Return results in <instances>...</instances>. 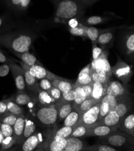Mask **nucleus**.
I'll use <instances>...</instances> for the list:
<instances>
[{"label":"nucleus","instance_id":"obj_45","mask_svg":"<svg viewBox=\"0 0 134 151\" xmlns=\"http://www.w3.org/2000/svg\"><path fill=\"white\" fill-rule=\"evenodd\" d=\"M110 112V107L108 103L105 101H100V108H99V114L98 117V121L104 116H106Z\"/></svg>","mask_w":134,"mask_h":151},{"label":"nucleus","instance_id":"obj_40","mask_svg":"<svg viewBox=\"0 0 134 151\" xmlns=\"http://www.w3.org/2000/svg\"><path fill=\"white\" fill-rule=\"evenodd\" d=\"M18 116L12 114L9 111L0 115V122L13 126L17 119Z\"/></svg>","mask_w":134,"mask_h":151},{"label":"nucleus","instance_id":"obj_19","mask_svg":"<svg viewBox=\"0 0 134 151\" xmlns=\"http://www.w3.org/2000/svg\"><path fill=\"white\" fill-rule=\"evenodd\" d=\"M73 102H67L63 99L59 101L57 105L58 119L59 121H63L65 117L73 110Z\"/></svg>","mask_w":134,"mask_h":151},{"label":"nucleus","instance_id":"obj_41","mask_svg":"<svg viewBox=\"0 0 134 151\" xmlns=\"http://www.w3.org/2000/svg\"><path fill=\"white\" fill-rule=\"evenodd\" d=\"M85 29H86V26L80 22L79 23L78 27H74V28L69 27V32L72 35L80 36V37H85L88 38L87 35L86 34Z\"/></svg>","mask_w":134,"mask_h":151},{"label":"nucleus","instance_id":"obj_7","mask_svg":"<svg viewBox=\"0 0 134 151\" xmlns=\"http://www.w3.org/2000/svg\"><path fill=\"white\" fill-rule=\"evenodd\" d=\"M44 142L40 144L36 150H48V151H63L66 139L59 138L54 136L51 133L46 135Z\"/></svg>","mask_w":134,"mask_h":151},{"label":"nucleus","instance_id":"obj_53","mask_svg":"<svg viewBox=\"0 0 134 151\" xmlns=\"http://www.w3.org/2000/svg\"><path fill=\"white\" fill-rule=\"evenodd\" d=\"M0 62L3 63L10 64L11 63L14 62V61L12 59L7 57L6 55L1 50H0Z\"/></svg>","mask_w":134,"mask_h":151},{"label":"nucleus","instance_id":"obj_16","mask_svg":"<svg viewBox=\"0 0 134 151\" xmlns=\"http://www.w3.org/2000/svg\"><path fill=\"white\" fill-rule=\"evenodd\" d=\"M25 123V115L18 116L15 123L13 126L14 136L16 139V144L21 145L22 142L23 132Z\"/></svg>","mask_w":134,"mask_h":151},{"label":"nucleus","instance_id":"obj_21","mask_svg":"<svg viewBox=\"0 0 134 151\" xmlns=\"http://www.w3.org/2000/svg\"><path fill=\"white\" fill-rule=\"evenodd\" d=\"M36 101L42 105V106H52L55 105L58 101H54L49 95L48 92L44 90H40L39 88L36 93Z\"/></svg>","mask_w":134,"mask_h":151},{"label":"nucleus","instance_id":"obj_9","mask_svg":"<svg viewBox=\"0 0 134 151\" xmlns=\"http://www.w3.org/2000/svg\"><path fill=\"white\" fill-rule=\"evenodd\" d=\"M32 0H0V6L15 14L24 13L28 9Z\"/></svg>","mask_w":134,"mask_h":151},{"label":"nucleus","instance_id":"obj_29","mask_svg":"<svg viewBox=\"0 0 134 151\" xmlns=\"http://www.w3.org/2000/svg\"><path fill=\"white\" fill-rule=\"evenodd\" d=\"M5 101L6 102L7 110L10 113L18 116L24 115V110L22 107H21V105L11 101L10 98L5 99Z\"/></svg>","mask_w":134,"mask_h":151},{"label":"nucleus","instance_id":"obj_39","mask_svg":"<svg viewBox=\"0 0 134 151\" xmlns=\"http://www.w3.org/2000/svg\"><path fill=\"white\" fill-rule=\"evenodd\" d=\"M82 150L87 151H117V149L106 145H94L92 146H85Z\"/></svg>","mask_w":134,"mask_h":151},{"label":"nucleus","instance_id":"obj_6","mask_svg":"<svg viewBox=\"0 0 134 151\" xmlns=\"http://www.w3.org/2000/svg\"><path fill=\"white\" fill-rule=\"evenodd\" d=\"M111 72L114 76L124 84L128 83L133 75L131 67L120 57H118L116 64L111 67Z\"/></svg>","mask_w":134,"mask_h":151},{"label":"nucleus","instance_id":"obj_56","mask_svg":"<svg viewBox=\"0 0 134 151\" xmlns=\"http://www.w3.org/2000/svg\"><path fill=\"white\" fill-rule=\"evenodd\" d=\"M7 104L5 100L0 101V115L8 112Z\"/></svg>","mask_w":134,"mask_h":151},{"label":"nucleus","instance_id":"obj_8","mask_svg":"<svg viewBox=\"0 0 134 151\" xmlns=\"http://www.w3.org/2000/svg\"><path fill=\"white\" fill-rule=\"evenodd\" d=\"M91 68L93 69L96 72L103 75H108L111 77V66L108 62L107 53L105 51H102L100 56L96 60H93L90 63Z\"/></svg>","mask_w":134,"mask_h":151},{"label":"nucleus","instance_id":"obj_43","mask_svg":"<svg viewBox=\"0 0 134 151\" xmlns=\"http://www.w3.org/2000/svg\"><path fill=\"white\" fill-rule=\"evenodd\" d=\"M14 144H16V139L14 135L5 137L1 143V146H0V149L3 150L8 149Z\"/></svg>","mask_w":134,"mask_h":151},{"label":"nucleus","instance_id":"obj_28","mask_svg":"<svg viewBox=\"0 0 134 151\" xmlns=\"http://www.w3.org/2000/svg\"><path fill=\"white\" fill-rule=\"evenodd\" d=\"M36 126L31 119L25 117V123L22 136V142L36 132Z\"/></svg>","mask_w":134,"mask_h":151},{"label":"nucleus","instance_id":"obj_50","mask_svg":"<svg viewBox=\"0 0 134 151\" xmlns=\"http://www.w3.org/2000/svg\"><path fill=\"white\" fill-rule=\"evenodd\" d=\"M93 81L89 84L81 86V87L84 90V92H85L86 99L91 98L92 89H93Z\"/></svg>","mask_w":134,"mask_h":151},{"label":"nucleus","instance_id":"obj_25","mask_svg":"<svg viewBox=\"0 0 134 151\" xmlns=\"http://www.w3.org/2000/svg\"><path fill=\"white\" fill-rule=\"evenodd\" d=\"M90 63L85 66L80 72L78 79L75 83V85L83 86L89 84L93 82L90 75Z\"/></svg>","mask_w":134,"mask_h":151},{"label":"nucleus","instance_id":"obj_1","mask_svg":"<svg viewBox=\"0 0 134 151\" xmlns=\"http://www.w3.org/2000/svg\"><path fill=\"white\" fill-rule=\"evenodd\" d=\"M34 41L33 36L27 33H10L0 35V45L11 52H28Z\"/></svg>","mask_w":134,"mask_h":151},{"label":"nucleus","instance_id":"obj_5","mask_svg":"<svg viewBox=\"0 0 134 151\" xmlns=\"http://www.w3.org/2000/svg\"><path fill=\"white\" fill-rule=\"evenodd\" d=\"M19 63L23 69L27 70L29 73L32 75L33 76H34L38 80L43 79V78H46V79H48L50 81H52L54 80H61L69 81L64 78L57 76V75H56L55 74L48 70L42 65L29 66L25 64L22 62H20Z\"/></svg>","mask_w":134,"mask_h":151},{"label":"nucleus","instance_id":"obj_52","mask_svg":"<svg viewBox=\"0 0 134 151\" xmlns=\"http://www.w3.org/2000/svg\"><path fill=\"white\" fill-rule=\"evenodd\" d=\"M103 50L101 48H99L97 47V45H95V46H93V54H92V57L93 60H96L97 58L101 54Z\"/></svg>","mask_w":134,"mask_h":151},{"label":"nucleus","instance_id":"obj_35","mask_svg":"<svg viewBox=\"0 0 134 151\" xmlns=\"http://www.w3.org/2000/svg\"><path fill=\"white\" fill-rule=\"evenodd\" d=\"M110 19L109 18L102 16H92L84 20V24L88 26H93L105 22Z\"/></svg>","mask_w":134,"mask_h":151},{"label":"nucleus","instance_id":"obj_47","mask_svg":"<svg viewBox=\"0 0 134 151\" xmlns=\"http://www.w3.org/2000/svg\"><path fill=\"white\" fill-rule=\"evenodd\" d=\"M48 92L51 98L57 102L62 99V92L57 87H52Z\"/></svg>","mask_w":134,"mask_h":151},{"label":"nucleus","instance_id":"obj_48","mask_svg":"<svg viewBox=\"0 0 134 151\" xmlns=\"http://www.w3.org/2000/svg\"><path fill=\"white\" fill-rule=\"evenodd\" d=\"M38 86L40 90L47 92H48V90H49L53 87L51 81L46 78L39 80V81L38 80Z\"/></svg>","mask_w":134,"mask_h":151},{"label":"nucleus","instance_id":"obj_10","mask_svg":"<svg viewBox=\"0 0 134 151\" xmlns=\"http://www.w3.org/2000/svg\"><path fill=\"white\" fill-rule=\"evenodd\" d=\"M100 104V102L97 103L92 108L84 113L81 115L80 124L89 127L95 126L98 121Z\"/></svg>","mask_w":134,"mask_h":151},{"label":"nucleus","instance_id":"obj_15","mask_svg":"<svg viewBox=\"0 0 134 151\" xmlns=\"http://www.w3.org/2000/svg\"><path fill=\"white\" fill-rule=\"evenodd\" d=\"M117 129V128L114 127H108L103 125H97L90 127L89 129L87 137L96 136L104 137L110 134Z\"/></svg>","mask_w":134,"mask_h":151},{"label":"nucleus","instance_id":"obj_3","mask_svg":"<svg viewBox=\"0 0 134 151\" xmlns=\"http://www.w3.org/2000/svg\"><path fill=\"white\" fill-rule=\"evenodd\" d=\"M99 140L102 144L114 147L118 150H134L133 137L122 131H118V129L107 136L99 137Z\"/></svg>","mask_w":134,"mask_h":151},{"label":"nucleus","instance_id":"obj_30","mask_svg":"<svg viewBox=\"0 0 134 151\" xmlns=\"http://www.w3.org/2000/svg\"><path fill=\"white\" fill-rule=\"evenodd\" d=\"M70 81L61 80H54L51 81L53 87L58 88L62 92L68 91L73 88V84Z\"/></svg>","mask_w":134,"mask_h":151},{"label":"nucleus","instance_id":"obj_2","mask_svg":"<svg viewBox=\"0 0 134 151\" xmlns=\"http://www.w3.org/2000/svg\"><path fill=\"white\" fill-rule=\"evenodd\" d=\"M56 6L55 17L63 22L81 16L85 7L77 0H58Z\"/></svg>","mask_w":134,"mask_h":151},{"label":"nucleus","instance_id":"obj_11","mask_svg":"<svg viewBox=\"0 0 134 151\" xmlns=\"http://www.w3.org/2000/svg\"><path fill=\"white\" fill-rule=\"evenodd\" d=\"M9 65L18 92H26L27 88L23 73L24 69L16 65L15 62L11 63Z\"/></svg>","mask_w":134,"mask_h":151},{"label":"nucleus","instance_id":"obj_36","mask_svg":"<svg viewBox=\"0 0 134 151\" xmlns=\"http://www.w3.org/2000/svg\"><path fill=\"white\" fill-rule=\"evenodd\" d=\"M86 34L88 38L90 39L93 44V46L97 45V40L99 36V29L94 27L86 26Z\"/></svg>","mask_w":134,"mask_h":151},{"label":"nucleus","instance_id":"obj_32","mask_svg":"<svg viewBox=\"0 0 134 151\" xmlns=\"http://www.w3.org/2000/svg\"><path fill=\"white\" fill-rule=\"evenodd\" d=\"M90 127H87L85 125L80 124L77 127H75V128H74V129L73 130L70 135V137H77V138L87 137L88 131L89 129H90Z\"/></svg>","mask_w":134,"mask_h":151},{"label":"nucleus","instance_id":"obj_12","mask_svg":"<svg viewBox=\"0 0 134 151\" xmlns=\"http://www.w3.org/2000/svg\"><path fill=\"white\" fill-rule=\"evenodd\" d=\"M107 94L113 96L118 99L130 94V93L120 83L113 81L111 82L109 81L108 83Z\"/></svg>","mask_w":134,"mask_h":151},{"label":"nucleus","instance_id":"obj_20","mask_svg":"<svg viewBox=\"0 0 134 151\" xmlns=\"http://www.w3.org/2000/svg\"><path fill=\"white\" fill-rule=\"evenodd\" d=\"M107 87L108 84L93 82L91 98L97 102H100L103 96L107 94Z\"/></svg>","mask_w":134,"mask_h":151},{"label":"nucleus","instance_id":"obj_27","mask_svg":"<svg viewBox=\"0 0 134 151\" xmlns=\"http://www.w3.org/2000/svg\"><path fill=\"white\" fill-rule=\"evenodd\" d=\"M23 73L27 90H30L31 92L36 95L39 88L38 80L24 69L23 70Z\"/></svg>","mask_w":134,"mask_h":151},{"label":"nucleus","instance_id":"obj_38","mask_svg":"<svg viewBox=\"0 0 134 151\" xmlns=\"http://www.w3.org/2000/svg\"><path fill=\"white\" fill-rule=\"evenodd\" d=\"M75 127H65L63 126L60 129H57L54 133H51L53 135L59 138L62 139H67L70 137V135Z\"/></svg>","mask_w":134,"mask_h":151},{"label":"nucleus","instance_id":"obj_18","mask_svg":"<svg viewBox=\"0 0 134 151\" xmlns=\"http://www.w3.org/2000/svg\"><path fill=\"white\" fill-rule=\"evenodd\" d=\"M121 118L118 116L115 111H110L106 116L97 122V125H103L108 127H118Z\"/></svg>","mask_w":134,"mask_h":151},{"label":"nucleus","instance_id":"obj_55","mask_svg":"<svg viewBox=\"0 0 134 151\" xmlns=\"http://www.w3.org/2000/svg\"><path fill=\"white\" fill-rule=\"evenodd\" d=\"M77 1L81 4H82L84 6L87 7L93 5L95 3L100 1V0H77Z\"/></svg>","mask_w":134,"mask_h":151},{"label":"nucleus","instance_id":"obj_31","mask_svg":"<svg viewBox=\"0 0 134 151\" xmlns=\"http://www.w3.org/2000/svg\"><path fill=\"white\" fill-rule=\"evenodd\" d=\"M73 88L75 92V98L73 102V106L77 107L86 99V96L81 86L73 84Z\"/></svg>","mask_w":134,"mask_h":151},{"label":"nucleus","instance_id":"obj_23","mask_svg":"<svg viewBox=\"0 0 134 151\" xmlns=\"http://www.w3.org/2000/svg\"><path fill=\"white\" fill-rule=\"evenodd\" d=\"M85 146L83 141L79 138L69 137L66 139V143L63 151H80Z\"/></svg>","mask_w":134,"mask_h":151},{"label":"nucleus","instance_id":"obj_14","mask_svg":"<svg viewBox=\"0 0 134 151\" xmlns=\"http://www.w3.org/2000/svg\"><path fill=\"white\" fill-rule=\"evenodd\" d=\"M115 112L120 118L130 112L132 109L131 95L129 94L123 98L118 99Z\"/></svg>","mask_w":134,"mask_h":151},{"label":"nucleus","instance_id":"obj_26","mask_svg":"<svg viewBox=\"0 0 134 151\" xmlns=\"http://www.w3.org/2000/svg\"><path fill=\"white\" fill-rule=\"evenodd\" d=\"M17 57H18L21 62L24 63L26 65L33 66V65H42V64L37 60L36 57L28 52H12Z\"/></svg>","mask_w":134,"mask_h":151},{"label":"nucleus","instance_id":"obj_13","mask_svg":"<svg viewBox=\"0 0 134 151\" xmlns=\"http://www.w3.org/2000/svg\"><path fill=\"white\" fill-rule=\"evenodd\" d=\"M117 129L134 137V114L130 112L121 118Z\"/></svg>","mask_w":134,"mask_h":151},{"label":"nucleus","instance_id":"obj_33","mask_svg":"<svg viewBox=\"0 0 134 151\" xmlns=\"http://www.w3.org/2000/svg\"><path fill=\"white\" fill-rule=\"evenodd\" d=\"M114 39V32L111 31H108L107 32H104L100 34L97 39V43L99 44L101 46H105L110 43Z\"/></svg>","mask_w":134,"mask_h":151},{"label":"nucleus","instance_id":"obj_46","mask_svg":"<svg viewBox=\"0 0 134 151\" xmlns=\"http://www.w3.org/2000/svg\"><path fill=\"white\" fill-rule=\"evenodd\" d=\"M0 130H1L4 137L14 135L13 128L11 125L0 122Z\"/></svg>","mask_w":134,"mask_h":151},{"label":"nucleus","instance_id":"obj_57","mask_svg":"<svg viewBox=\"0 0 134 151\" xmlns=\"http://www.w3.org/2000/svg\"><path fill=\"white\" fill-rule=\"evenodd\" d=\"M4 19L3 18V17H0V32H1V28L3 25V24H4Z\"/></svg>","mask_w":134,"mask_h":151},{"label":"nucleus","instance_id":"obj_34","mask_svg":"<svg viewBox=\"0 0 134 151\" xmlns=\"http://www.w3.org/2000/svg\"><path fill=\"white\" fill-rule=\"evenodd\" d=\"M98 102L93 100L92 98H88V99H86L81 104L78 105V106L74 107H75L82 115L84 113H85L90 108H92L93 105H95Z\"/></svg>","mask_w":134,"mask_h":151},{"label":"nucleus","instance_id":"obj_54","mask_svg":"<svg viewBox=\"0 0 134 151\" xmlns=\"http://www.w3.org/2000/svg\"><path fill=\"white\" fill-rule=\"evenodd\" d=\"M67 21V22H66V24H67L69 25V28H74V27H78L80 23L77 18H73L70 19Z\"/></svg>","mask_w":134,"mask_h":151},{"label":"nucleus","instance_id":"obj_22","mask_svg":"<svg viewBox=\"0 0 134 151\" xmlns=\"http://www.w3.org/2000/svg\"><path fill=\"white\" fill-rule=\"evenodd\" d=\"M81 114L75 108L73 107L71 112L63 120V126L75 127L80 124Z\"/></svg>","mask_w":134,"mask_h":151},{"label":"nucleus","instance_id":"obj_44","mask_svg":"<svg viewBox=\"0 0 134 151\" xmlns=\"http://www.w3.org/2000/svg\"><path fill=\"white\" fill-rule=\"evenodd\" d=\"M101 101H105L107 103H108L110 107V111L115 110L117 104V100L115 97L106 94L103 96V98L102 99Z\"/></svg>","mask_w":134,"mask_h":151},{"label":"nucleus","instance_id":"obj_42","mask_svg":"<svg viewBox=\"0 0 134 151\" xmlns=\"http://www.w3.org/2000/svg\"><path fill=\"white\" fill-rule=\"evenodd\" d=\"M125 50L126 52L129 54H133L134 52V35L130 34L126 37L125 40Z\"/></svg>","mask_w":134,"mask_h":151},{"label":"nucleus","instance_id":"obj_4","mask_svg":"<svg viewBox=\"0 0 134 151\" xmlns=\"http://www.w3.org/2000/svg\"><path fill=\"white\" fill-rule=\"evenodd\" d=\"M58 102L52 106H42L36 110V117L40 124L45 127L55 125L58 119Z\"/></svg>","mask_w":134,"mask_h":151},{"label":"nucleus","instance_id":"obj_49","mask_svg":"<svg viewBox=\"0 0 134 151\" xmlns=\"http://www.w3.org/2000/svg\"><path fill=\"white\" fill-rule=\"evenodd\" d=\"M75 98V92L73 88L68 91L62 92V99L67 102H74Z\"/></svg>","mask_w":134,"mask_h":151},{"label":"nucleus","instance_id":"obj_51","mask_svg":"<svg viewBox=\"0 0 134 151\" xmlns=\"http://www.w3.org/2000/svg\"><path fill=\"white\" fill-rule=\"evenodd\" d=\"M10 66L9 64L5 63L0 66V77H3L7 75L10 72Z\"/></svg>","mask_w":134,"mask_h":151},{"label":"nucleus","instance_id":"obj_37","mask_svg":"<svg viewBox=\"0 0 134 151\" xmlns=\"http://www.w3.org/2000/svg\"><path fill=\"white\" fill-rule=\"evenodd\" d=\"M90 75L93 82L100 83L102 84H108L110 80V77L108 75H103L96 72L93 69L91 68L90 66Z\"/></svg>","mask_w":134,"mask_h":151},{"label":"nucleus","instance_id":"obj_17","mask_svg":"<svg viewBox=\"0 0 134 151\" xmlns=\"http://www.w3.org/2000/svg\"><path fill=\"white\" fill-rule=\"evenodd\" d=\"M21 150L23 151H32L36 150L40 144V140L38 132H35L28 137L22 143Z\"/></svg>","mask_w":134,"mask_h":151},{"label":"nucleus","instance_id":"obj_24","mask_svg":"<svg viewBox=\"0 0 134 151\" xmlns=\"http://www.w3.org/2000/svg\"><path fill=\"white\" fill-rule=\"evenodd\" d=\"M11 101L19 105H25L31 104L34 100L36 101V97H34L28 94L26 92H18L15 95L10 98Z\"/></svg>","mask_w":134,"mask_h":151}]
</instances>
